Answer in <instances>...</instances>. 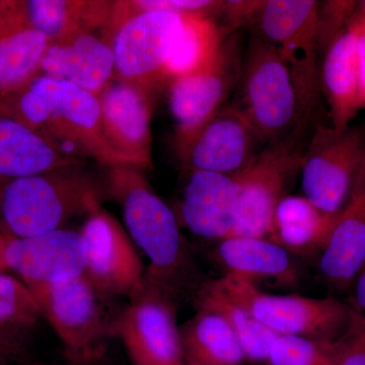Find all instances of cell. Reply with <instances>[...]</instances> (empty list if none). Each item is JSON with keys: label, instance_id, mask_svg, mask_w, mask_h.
I'll return each instance as SVG.
<instances>
[{"label": "cell", "instance_id": "obj_1", "mask_svg": "<svg viewBox=\"0 0 365 365\" xmlns=\"http://www.w3.org/2000/svg\"><path fill=\"white\" fill-rule=\"evenodd\" d=\"M0 115L30 127L68 157L122 167L103 133L98 96L78 86L36 74L0 97Z\"/></svg>", "mask_w": 365, "mask_h": 365}, {"label": "cell", "instance_id": "obj_2", "mask_svg": "<svg viewBox=\"0 0 365 365\" xmlns=\"http://www.w3.org/2000/svg\"><path fill=\"white\" fill-rule=\"evenodd\" d=\"M81 165L24 177L4 185L2 232L30 237L63 230L69 220L100 208L95 184Z\"/></svg>", "mask_w": 365, "mask_h": 365}, {"label": "cell", "instance_id": "obj_3", "mask_svg": "<svg viewBox=\"0 0 365 365\" xmlns=\"http://www.w3.org/2000/svg\"><path fill=\"white\" fill-rule=\"evenodd\" d=\"M318 7L314 0H265L249 29L272 43L289 69L297 104L294 132L300 135H311L321 121Z\"/></svg>", "mask_w": 365, "mask_h": 365}, {"label": "cell", "instance_id": "obj_4", "mask_svg": "<svg viewBox=\"0 0 365 365\" xmlns=\"http://www.w3.org/2000/svg\"><path fill=\"white\" fill-rule=\"evenodd\" d=\"M230 105L246 118L265 146L284 140L294 130L297 104L292 74L277 48L258 34L250 33Z\"/></svg>", "mask_w": 365, "mask_h": 365}, {"label": "cell", "instance_id": "obj_5", "mask_svg": "<svg viewBox=\"0 0 365 365\" xmlns=\"http://www.w3.org/2000/svg\"><path fill=\"white\" fill-rule=\"evenodd\" d=\"M201 287L244 307L278 336L336 342L344 335L352 319V307L333 297L267 294L248 281L227 274Z\"/></svg>", "mask_w": 365, "mask_h": 365}, {"label": "cell", "instance_id": "obj_6", "mask_svg": "<svg viewBox=\"0 0 365 365\" xmlns=\"http://www.w3.org/2000/svg\"><path fill=\"white\" fill-rule=\"evenodd\" d=\"M115 182L127 230L150 261L146 279L174 289L188 259L176 213L130 170L118 174Z\"/></svg>", "mask_w": 365, "mask_h": 365}, {"label": "cell", "instance_id": "obj_7", "mask_svg": "<svg viewBox=\"0 0 365 365\" xmlns=\"http://www.w3.org/2000/svg\"><path fill=\"white\" fill-rule=\"evenodd\" d=\"M364 162V125L338 130L318 122L302 155L304 196L319 210L338 215L349 201Z\"/></svg>", "mask_w": 365, "mask_h": 365}, {"label": "cell", "instance_id": "obj_8", "mask_svg": "<svg viewBox=\"0 0 365 365\" xmlns=\"http://www.w3.org/2000/svg\"><path fill=\"white\" fill-rule=\"evenodd\" d=\"M309 137L292 132L284 140L266 145L244 172L235 176L239 184V198L230 237L267 239L274 211L289 195L300 174Z\"/></svg>", "mask_w": 365, "mask_h": 365}, {"label": "cell", "instance_id": "obj_9", "mask_svg": "<svg viewBox=\"0 0 365 365\" xmlns=\"http://www.w3.org/2000/svg\"><path fill=\"white\" fill-rule=\"evenodd\" d=\"M26 284L63 344L69 364H96L104 353L108 334L102 295L83 275L62 282Z\"/></svg>", "mask_w": 365, "mask_h": 365}, {"label": "cell", "instance_id": "obj_10", "mask_svg": "<svg viewBox=\"0 0 365 365\" xmlns=\"http://www.w3.org/2000/svg\"><path fill=\"white\" fill-rule=\"evenodd\" d=\"M245 47L242 31L230 34L207 66L169 83L176 141L191 135L234 95L241 78Z\"/></svg>", "mask_w": 365, "mask_h": 365}, {"label": "cell", "instance_id": "obj_11", "mask_svg": "<svg viewBox=\"0 0 365 365\" xmlns=\"http://www.w3.org/2000/svg\"><path fill=\"white\" fill-rule=\"evenodd\" d=\"M145 281L141 294L117 319L114 330L134 365H186L173 290Z\"/></svg>", "mask_w": 365, "mask_h": 365}, {"label": "cell", "instance_id": "obj_12", "mask_svg": "<svg viewBox=\"0 0 365 365\" xmlns=\"http://www.w3.org/2000/svg\"><path fill=\"white\" fill-rule=\"evenodd\" d=\"M112 42L115 68L123 81L145 86L158 79L181 38L185 16L163 11H134Z\"/></svg>", "mask_w": 365, "mask_h": 365}, {"label": "cell", "instance_id": "obj_13", "mask_svg": "<svg viewBox=\"0 0 365 365\" xmlns=\"http://www.w3.org/2000/svg\"><path fill=\"white\" fill-rule=\"evenodd\" d=\"M182 168L237 176L265 148L253 127L230 104L212 115L195 132L176 141Z\"/></svg>", "mask_w": 365, "mask_h": 365}, {"label": "cell", "instance_id": "obj_14", "mask_svg": "<svg viewBox=\"0 0 365 365\" xmlns=\"http://www.w3.org/2000/svg\"><path fill=\"white\" fill-rule=\"evenodd\" d=\"M81 234L86 245L83 276L102 295H124L133 299L145 287L146 275L130 237L107 211L88 215Z\"/></svg>", "mask_w": 365, "mask_h": 365}, {"label": "cell", "instance_id": "obj_15", "mask_svg": "<svg viewBox=\"0 0 365 365\" xmlns=\"http://www.w3.org/2000/svg\"><path fill=\"white\" fill-rule=\"evenodd\" d=\"M106 141L122 167H153L151 108L145 88L110 81L98 95Z\"/></svg>", "mask_w": 365, "mask_h": 365}, {"label": "cell", "instance_id": "obj_16", "mask_svg": "<svg viewBox=\"0 0 365 365\" xmlns=\"http://www.w3.org/2000/svg\"><path fill=\"white\" fill-rule=\"evenodd\" d=\"M9 270L25 283H56L85 273L86 245L81 232L58 230L30 237H9L6 251Z\"/></svg>", "mask_w": 365, "mask_h": 365}, {"label": "cell", "instance_id": "obj_17", "mask_svg": "<svg viewBox=\"0 0 365 365\" xmlns=\"http://www.w3.org/2000/svg\"><path fill=\"white\" fill-rule=\"evenodd\" d=\"M237 178L190 170L180 202L179 222L203 239L222 241L232 234L237 216Z\"/></svg>", "mask_w": 365, "mask_h": 365}, {"label": "cell", "instance_id": "obj_18", "mask_svg": "<svg viewBox=\"0 0 365 365\" xmlns=\"http://www.w3.org/2000/svg\"><path fill=\"white\" fill-rule=\"evenodd\" d=\"M365 262V162L345 207L337 216L319 268L324 281L337 292L351 289Z\"/></svg>", "mask_w": 365, "mask_h": 365}, {"label": "cell", "instance_id": "obj_19", "mask_svg": "<svg viewBox=\"0 0 365 365\" xmlns=\"http://www.w3.org/2000/svg\"><path fill=\"white\" fill-rule=\"evenodd\" d=\"M115 68L112 45L86 31L50 43L39 73L78 86L98 96L111 81Z\"/></svg>", "mask_w": 365, "mask_h": 365}, {"label": "cell", "instance_id": "obj_20", "mask_svg": "<svg viewBox=\"0 0 365 365\" xmlns=\"http://www.w3.org/2000/svg\"><path fill=\"white\" fill-rule=\"evenodd\" d=\"M215 257L225 274L259 288L261 283L294 287L300 279L294 255L265 237H227L218 242Z\"/></svg>", "mask_w": 365, "mask_h": 365}, {"label": "cell", "instance_id": "obj_21", "mask_svg": "<svg viewBox=\"0 0 365 365\" xmlns=\"http://www.w3.org/2000/svg\"><path fill=\"white\" fill-rule=\"evenodd\" d=\"M30 127L0 115V184L81 165Z\"/></svg>", "mask_w": 365, "mask_h": 365}, {"label": "cell", "instance_id": "obj_22", "mask_svg": "<svg viewBox=\"0 0 365 365\" xmlns=\"http://www.w3.org/2000/svg\"><path fill=\"white\" fill-rule=\"evenodd\" d=\"M319 81L332 126L342 130L351 125L359 112L356 47L350 25L322 54Z\"/></svg>", "mask_w": 365, "mask_h": 365}, {"label": "cell", "instance_id": "obj_23", "mask_svg": "<svg viewBox=\"0 0 365 365\" xmlns=\"http://www.w3.org/2000/svg\"><path fill=\"white\" fill-rule=\"evenodd\" d=\"M338 215L319 210L304 195L289 194L274 211L267 239L294 256L319 254Z\"/></svg>", "mask_w": 365, "mask_h": 365}, {"label": "cell", "instance_id": "obj_24", "mask_svg": "<svg viewBox=\"0 0 365 365\" xmlns=\"http://www.w3.org/2000/svg\"><path fill=\"white\" fill-rule=\"evenodd\" d=\"M179 331L186 362L242 365L246 360L237 336L220 314L199 309Z\"/></svg>", "mask_w": 365, "mask_h": 365}, {"label": "cell", "instance_id": "obj_25", "mask_svg": "<svg viewBox=\"0 0 365 365\" xmlns=\"http://www.w3.org/2000/svg\"><path fill=\"white\" fill-rule=\"evenodd\" d=\"M50 40L26 24L23 14L0 31V97L39 73Z\"/></svg>", "mask_w": 365, "mask_h": 365}, {"label": "cell", "instance_id": "obj_26", "mask_svg": "<svg viewBox=\"0 0 365 365\" xmlns=\"http://www.w3.org/2000/svg\"><path fill=\"white\" fill-rule=\"evenodd\" d=\"M107 2L67 0H26L24 16L31 28L39 31L50 42L66 39L74 34L93 30L109 13Z\"/></svg>", "mask_w": 365, "mask_h": 365}, {"label": "cell", "instance_id": "obj_27", "mask_svg": "<svg viewBox=\"0 0 365 365\" xmlns=\"http://www.w3.org/2000/svg\"><path fill=\"white\" fill-rule=\"evenodd\" d=\"M227 37L215 19L185 16L181 38L163 69V79L170 83L203 68L215 58Z\"/></svg>", "mask_w": 365, "mask_h": 365}, {"label": "cell", "instance_id": "obj_28", "mask_svg": "<svg viewBox=\"0 0 365 365\" xmlns=\"http://www.w3.org/2000/svg\"><path fill=\"white\" fill-rule=\"evenodd\" d=\"M196 304L198 309L213 312L225 318L237 336L246 359L267 361L271 346L278 335L262 325L246 309L202 287L197 292Z\"/></svg>", "mask_w": 365, "mask_h": 365}, {"label": "cell", "instance_id": "obj_29", "mask_svg": "<svg viewBox=\"0 0 365 365\" xmlns=\"http://www.w3.org/2000/svg\"><path fill=\"white\" fill-rule=\"evenodd\" d=\"M41 317L42 311L28 285L0 274V331L29 336Z\"/></svg>", "mask_w": 365, "mask_h": 365}, {"label": "cell", "instance_id": "obj_30", "mask_svg": "<svg viewBox=\"0 0 365 365\" xmlns=\"http://www.w3.org/2000/svg\"><path fill=\"white\" fill-rule=\"evenodd\" d=\"M337 354L338 341L278 336L266 362L267 365H336Z\"/></svg>", "mask_w": 365, "mask_h": 365}, {"label": "cell", "instance_id": "obj_31", "mask_svg": "<svg viewBox=\"0 0 365 365\" xmlns=\"http://www.w3.org/2000/svg\"><path fill=\"white\" fill-rule=\"evenodd\" d=\"M359 9V1L349 0H330L319 1L317 36L319 59L322 54L340 34L349 28L355 13Z\"/></svg>", "mask_w": 365, "mask_h": 365}, {"label": "cell", "instance_id": "obj_32", "mask_svg": "<svg viewBox=\"0 0 365 365\" xmlns=\"http://www.w3.org/2000/svg\"><path fill=\"white\" fill-rule=\"evenodd\" d=\"M135 11H163L181 16H199L218 19L225 9V1L213 0H140L129 2Z\"/></svg>", "mask_w": 365, "mask_h": 365}, {"label": "cell", "instance_id": "obj_33", "mask_svg": "<svg viewBox=\"0 0 365 365\" xmlns=\"http://www.w3.org/2000/svg\"><path fill=\"white\" fill-rule=\"evenodd\" d=\"M336 365H365V317L354 309L349 327L338 340Z\"/></svg>", "mask_w": 365, "mask_h": 365}, {"label": "cell", "instance_id": "obj_34", "mask_svg": "<svg viewBox=\"0 0 365 365\" xmlns=\"http://www.w3.org/2000/svg\"><path fill=\"white\" fill-rule=\"evenodd\" d=\"M30 341L23 334L0 331V365L30 364Z\"/></svg>", "mask_w": 365, "mask_h": 365}, {"label": "cell", "instance_id": "obj_35", "mask_svg": "<svg viewBox=\"0 0 365 365\" xmlns=\"http://www.w3.org/2000/svg\"><path fill=\"white\" fill-rule=\"evenodd\" d=\"M356 47L357 76H359V108L365 110V18L357 9L350 23Z\"/></svg>", "mask_w": 365, "mask_h": 365}, {"label": "cell", "instance_id": "obj_36", "mask_svg": "<svg viewBox=\"0 0 365 365\" xmlns=\"http://www.w3.org/2000/svg\"><path fill=\"white\" fill-rule=\"evenodd\" d=\"M351 289L353 292V304L350 307L356 313L365 317V262L359 274H357L354 282H353Z\"/></svg>", "mask_w": 365, "mask_h": 365}, {"label": "cell", "instance_id": "obj_37", "mask_svg": "<svg viewBox=\"0 0 365 365\" xmlns=\"http://www.w3.org/2000/svg\"><path fill=\"white\" fill-rule=\"evenodd\" d=\"M21 14V1L0 0V31L16 21Z\"/></svg>", "mask_w": 365, "mask_h": 365}, {"label": "cell", "instance_id": "obj_38", "mask_svg": "<svg viewBox=\"0 0 365 365\" xmlns=\"http://www.w3.org/2000/svg\"><path fill=\"white\" fill-rule=\"evenodd\" d=\"M9 237H11V235H6V232L0 230V274L9 271L6 261V251Z\"/></svg>", "mask_w": 365, "mask_h": 365}, {"label": "cell", "instance_id": "obj_39", "mask_svg": "<svg viewBox=\"0 0 365 365\" xmlns=\"http://www.w3.org/2000/svg\"><path fill=\"white\" fill-rule=\"evenodd\" d=\"M359 9L360 13L364 14L365 18V0L364 1H359Z\"/></svg>", "mask_w": 365, "mask_h": 365}, {"label": "cell", "instance_id": "obj_40", "mask_svg": "<svg viewBox=\"0 0 365 365\" xmlns=\"http://www.w3.org/2000/svg\"><path fill=\"white\" fill-rule=\"evenodd\" d=\"M4 184H0V204H1L2 188Z\"/></svg>", "mask_w": 365, "mask_h": 365}, {"label": "cell", "instance_id": "obj_41", "mask_svg": "<svg viewBox=\"0 0 365 365\" xmlns=\"http://www.w3.org/2000/svg\"><path fill=\"white\" fill-rule=\"evenodd\" d=\"M186 365H199V364H192V362H187Z\"/></svg>", "mask_w": 365, "mask_h": 365}, {"label": "cell", "instance_id": "obj_42", "mask_svg": "<svg viewBox=\"0 0 365 365\" xmlns=\"http://www.w3.org/2000/svg\"><path fill=\"white\" fill-rule=\"evenodd\" d=\"M20 365H33V364H20Z\"/></svg>", "mask_w": 365, "mask_h": 365}, {"label": "cell", "instance_id": "obj_43", "mask_svg": "<svg viewBox=\"0 0 365 365\" xmlns=\"http://www.w3.org/2000/svg\"><path fill=\"white\" fill-rule=\"evenodd\" d=\"M69 365H78V364H69Z\"/></svg>", "mask_w": 365, "mask_h": 365}]
</instances>
